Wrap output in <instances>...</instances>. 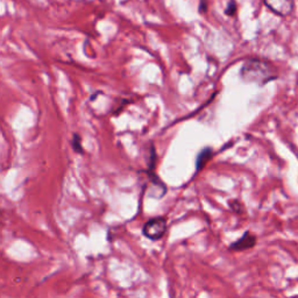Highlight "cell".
Segmentation results:
<instances>
[{
  "mask_svg": "<svg viewBox=\"0 0 298 298\" xmlns=\"http://www.w3.org/2000/svg\"><path fill=\"white\" fill-rule=\"evenodd\" d=\"M241 78L247 83H257L264 85L265 83L277 78V71L267 61L252 58L246 61L241 68Z\"/></svg>",
  "mask_w": 298,
  "mask_h": 298,
  "instance_id": "6da1fadb",
  "label": "cell"
},
{
  "mask_svg": "<svg viewBox=\"0 0 298 298\" xmlns=\"http://www.w3.org/2000/svg\"><path fill=\"white\" fill-rule=\"evenodd\" d=\"M167 232V220L162 217H156L145 223L142 233L150 240H160Z\"/></svg>",
  "mask_w": 298,
  "mask_h": 298,
  "instance_id": "7a4b0ae2",
  "label": "cell"
},
{
  "mask_svg": "<svg viewBox=\"0 0 298 298\" xmlns=\"http://www.w3.org/2000/svg\"><path fill=\"white\" fill-rule=\"evenodd\" d=\"M264 4L274 13L282 17L289 15L294 9V0H264Z\"/></svg>",
  "mask_w": 298,
  "mask_h": 298,
  "instance_id": "3957f363",
  "label": "cell"
},
{
  "mask_svg": "<svg viewBox=\"0 0 298 298\" xmlns=\"http://www.w3.org/2000/svg\"><path fill=\"white\" fill-rule=\"evenodd\" d=\"M255 245H257V236L253 235L251 232H246L240 239H238V240L229 246V251H246V249L253 248Z\"/></svg>",
  "mask_w": 298,
  "mask_h": 298,
  "instance_id": "277c9868",
  "label": "cell"
},
{
  "mask_svg": "<svg viewBox=\"0 0 298 298\" xmlns=\"http://www.w3.org/2000/svg\"><path fill=\"white\" fill-rule=\"evenodd\" d=\"M212 155L213 151L211 150V148H205L204 150H202V153L198 155V158H197V169H202L205 166L206 162L212 157Z\"/></svg>",
  "mask_w": 298,
  "mask_h": 298,
  "instance_id": "5b68a950",
  "label": "cell"
},
{
  "mask_svg": "<svg viewBox=\"0 0 298 298\" xmlns=\"http://www.w3.org/2000/svg\"><path fill=\"white\" fill-rule=\"evenodd\" d=\"M73 148L74 153L83 154V147H82V141H80V137L78 134H74L73 138Z\"/></svg>",
  "mask_w": 298,
  "mask_h": 298,
  "instance_id": "8992f818",
  "label": "cell"
},
{
  "mask_svg": "<svg viewBox=\"0 0 298 298\" xmlns=\"http://www.w3.org/2000/svg\"><path fill=\"white\" fill-rule=\"evenodd\" d=\"M236 9H238V7H236V2L234 1V0H231V1L228 2V5L226 6V9H225L226 15H228V17H233V15L236 13Z\"/></svg>",
  "mask_w": 298,
  "mask_h": 298,
  "instance_id": "52a82bcc",
  "label": "cell"
},
{
  "mask_svg": "<svg viewBox=\"0 0 298 298\" xmlns=\"http://www.w3.org/2000/svg\"><path fill=\"white\" fill-rule=\"evenodd\" d=\"M207 8H209V5H207V0H200L199 13H202V14H205V13L207 12Z\"/></svg>",
  "mask_w": 298,
  "mask_h": 298,
  "instance_id": "ba28073f",
  "label": "cell"
}]
</instances>
